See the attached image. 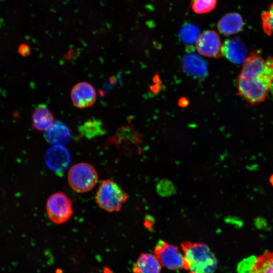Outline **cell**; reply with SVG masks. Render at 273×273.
Masks as SVG:
<instances>
[{
  "instance_id": "cell-11",
  "label": "cell",
  "mask_w": 273,
  "mask_h": 273,
  "mask_svg": "<svg viewBox=\"0 0 273 273\" xmlns=\"http://www.w3.org/2000/svg\"><path fill=\"white\" fill-rule=\"evenodd\" d=\"M182 65L185 72L193 77L202 78L207 74L206 62L194 52H189L184 57Z\"/></svg>"
},
{
  "instance_id": "cell-17",
  "label": "cell",
  "mask_w": 273,
  "mask_h": 273,
  "mask_svg": "<svg viewBox=\"0 0 273 273\" xmlns=\"http://www.w3.org/2000/svg\"><path fill=\"white\" fill-rule=\"evenodd\" d=\"M251 273H273V251H266L256 257Z\"/></svg>"
},
{
  "instance_id": "cell-4",
  "label": "cell",
  "mask_w": 273,
  "mask_h": 273,
  "mask_svg": "<svg viewBox=\"0 0 273 273\" xmlns=\"http://www.w3.org/2000/svg\"><path fill=\"white\" fill-rule=\"evenodd\" d=\"M96 169L86 163L74 165L69 170L68 180L71 188L78 193H85L93 189L98 181Z\"/></svg>"
},
{
  "instance_id": "cell-20",
  "label": "cell",
  "mask_w": 273,
  "mask_h": 273,
  "mask_svg": "<svg viewBox=\"0 0 273 273\" xmlns=\"http://www.w3.org/2000/svg\"><path fill=\"white\" fill-rule=\"evenodd\" d=\"M262 28L268 35L273 33V3L269 7L267 11L261 14Z\"/></svg>"
},
{
  "instance_id": "cell-3",
  "label": "cell",
  "mask_w": 273,
  "mask_h": 273,
  "mask_svg": "<svg viewBox=\"0 0 273 273\" xmlns=\"http://www.w3.org/2000/svg\"><path fill=\"white\" fill-rule=\"evenodd\" d=\"M127 199L124 191L111 179L102 181L95 197L98 206L109 212L119 211Z\"/></svg>"
},
{
  "instance_id": "cell-13",
  "label": "cell",
  "mask_w": 273,
  "mask_h": 273,
  "mask_svg": "<svg viewBox=\"0 0 273 273\" xmlns=\"http://www.w3.org/2000/svg\"><path fill=\"white\" fill-rule=\"evenodd\" d=\"M219 31L225 36L240 32L243 27L241 16L237 13H230L222 17L217 23Z\"/></svg>"
},
{
  "instance_id": "cell-5",
  "label": "cell",
  "mask_w": 273,
  "mask_h": 273,
  "mask_svg": "<svg viewBox=\"0 0 273 273\" xmlns=\"http://www.w3.org/2000/svg\"><path fill=\"white\" fill-rule=\"evenodd\" d=\"M46 210L51 220L60 224L67 221L73 214L72 203L64 193L58 192L48 198Z\"/></svg>"
},
{
  "instance_id": "cell-21",
  "label": "cell",
  "mask_w": 273,
  "mask_h": 273,
  "mask_svg": "<svg viewBox=\"0 0 273 273\" xmlns=\"http://www.w3.org/2000/svg\"><path fill=\"white\" fill-rule=\"evenodd\" d=\"M256 258L254 257L243 260L238 266V273H251Z\"/></svg>"
},
{
  "instance_id": "cell-22",
  "label": "cell",
  "mask_w": 273,
  "mask_h": 273,
  "mask_svg": "<svg viewBox=\"0 0 273 273\" xmlns=\"http://www.w3.org/2000/svg\"><path fill=\"white\" fill-rule=\"evenodd\" d=\"M19 53L23 56L26 57L30 54V48L26 44H23L19 47Z\"/></svg>"
},
{
  "instance_id": "cell-14",
  "label": "cell",
  "mask_w": 273,
  "mask_h": 273,
  "mask_svg": "<svg viewBox=\"0 0 273 273\" xmlns=\"http://www.w3.org/2000/svg\"><path fill=\"white\" fill-rule=\"evenodd\" d=\"M161 264L155 255L142 253L132 268L133 273H160Z\"/></svg>"
},
{
  "instance_id": "cell-19",
  "label": "cell",
  "mask_w": 273,
  "mask_h": 273,
  "mask_svg": "<svg viewBox=\"0 0 273 273\" xmlns=\"http://www.w3.org/2000/svg\"><path fill=\"white\" fill-rule=\"evenodd\" d=\"M192 9L197 14H201L210 12L217 4V0H192Z\"/></svg>"
},
{
  "instance_id": "cell-8",
  "label": "cell",
  "mask_w": 273,
  "mask_h": 273,
  "mask_svg": "<svg viewBox=\"0 0 273 273\" xmlns=\"http://www.w3.org/2000/svg\"><path fill=\"white\" fill-rule=\"evenodd\" d=\"M221 46L218 34L211 30L201 33L196 43V49L200 54L215 58L222 56Z\"/></svg>"
},
{
  "instance_id": "cell-6",
  "label": "cell",
  "mask_w": 273,
  "mask_h": 273,
  "mask_svg": "<svg viewBox=\"0 0 273 273\" xmlns=\"http://www.w3.org/2000/svg\"><path fill=\"white\" fill-rule=\"evenodd\" d=\"M155 255L162 265L171 270L185 269L183 253L173 245L159 240L155 248Z\"/></svg>"
},
{
  "instance_id": "cell-9",
  "label": "cell",
  "mask_w": 273,
  "mask_h": 273,
  "mask_svg": "<svg viewBox=\"0 0 273 273\" xmlns=\"http://www.w3.org/2000/svg\"><path fill=\"white\" fill-rule=\"evenodd\" d=\"M97 94L94 87L86 82L76 84L71 91V99L74 105L78 108H85L94 104Z\"/></svg>"
},
{
  "instance_id": "cell-2",
  "label": "cell",
  "mask_w": 273,
  "mask_h": 273,
  "mask_svg": "<svg viewBox=\"0 0 273 273\" xmlns=\"http://www.w3.org/2000/svg\"><path fill=\"white\" fill-rule=\"evenodd\" d=\"M181 248L185 269L189 273H214L217 261L209 247L204 243L184 242Z\"/></svg>"
},
{
  "instance_id": "cell-10",
  "label": "cell",
  "mask_w": 273,
  "mask_h": 273,
  "mask_svg": "<svg viewBox=\"0 0 273 273\" xmlns=\"http://www.w3.org/2000/svg\"><path fill=\"white\" fill-rule=\"evenodd\" d=\"M221 53L229 60L238 64L244 63L247 58V50L245 44L236 38L225 40L221 46Z\"/></svg>"
},
{
  "instance_id": "cell-15",
  "label": "cell",
  "mask_w": 273,
  "mask_h": 273,
  "mask_svg": "<svg viewBox=\"0 0 273 273\" xmlns=\"http://www.w3.org/2000/svg\"><path fill=\"white\" fill-rule=\"evenodd\" d=\"M54 123V117L46 105H40L32 115V125L37 130H46Z\"/></svg>"
},
{
  "instance_id": "cell-12",
  "label": "cell",
  "mask_w": 273,
  "mask_h": 273,
  "mask_svg": "<svg viewBox=\"0 0 273 273\" xmlns=\"http://www.w3.org/2000/svg\"><path fill=\"white\" fill-rule=\"evenodd\" d=\"M44 137L53 145H63L70 140L71 134L66 124L58 121L44 131Z\"/></svg>"
},
{
  "instance_id": "cell-1",
  "label": "cell",
  "mask_w": 273,
  "mask_h": 273,
  "mask_svg": "<svg viewBox=\"0 0 273 273\" xmlns=\"http://www.w3.org/2000/svg\"><path fill=\"white\" fill-rule=\"evenodd\" d=\"M273 82V57L265 60L257 52H252L243 63L237 79L238 94L252 105L266 98Z\"/></svg>"
},
{
  "instance_id": "cell-7",
  "label": "cell",
  "mask_w": 273,
  "mask_h": 273,
  "mask_svg": "<svg viewBox=\"0 0 273 273\" xmlns=\"http://www.w3.org/2000/svg\"><path fill=\"white\" fill-rule=\"evenodd\" d=\"M70 159L68 150L62 145H53L47 150L45 155L47 166L58 175L62 174L68 168Z\"/></svg>"
},
{
  "instance_id": "cell-16",
  "label": "cell",
  "mask_w": 273,
  "mask_h": 273,
  "mask_svg": "<svg viewBox=\"0 0 273 273\" xmlns=\"http://www.w3.org/2000/svg\"><path fill=\"white\" fill-rule=\"evenodd\" d=\"M79 133L88 139L102 135L105 133V127L103 122L99 119H89L78 127Z\"/></svg>"
},
{
  "instance_id": "cell-18",
  "label": "cell",
  "mask_w": 273,
  "mask_h": 273,
  "mask_svg": "<svg viewBox=\"0 0 273 273\" xmlns=\"http://www.w3.org/2000/svg\"><path fill=\"white\" fill-rule=\"evenodd\" d=\"M200 32V29L197 26L186 23L181 27L179 37L186 44L192 46L196 43L201 34Z\"/></svg>"
}]
</instances>
